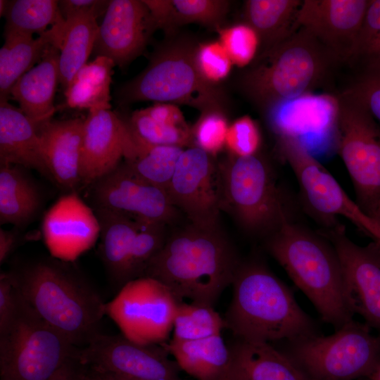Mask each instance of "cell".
Masks as SVG:
<instances>
[{
    "mask_svg": "<svg viewBox=\"0 0 380 380\" xmlns=\"http://www.w3.org/2000/svg\"><path fill=\"white\" fill-rule=\"evenodd\" d=\"M42 231L51 255L71 262L95 243L100 236V225L95 211L71 192L46 211Z\"/></svg>",
    "mask_w": 380,
    "mask_h": 380,
    "instance_id": "cell-19",
    "label": "cell"
},
{
    "mask_svg": "<svg viewBox=\"0 0 380 380\" xmlns=\"http://www.w3.org/2000/svg\"><path fill=\"white\" fill-rule=\"evenodd\" d=\"M261 145V134L255 120L243 115L229 125L225 146L232 156H248L258 153Z\"/></svg>",
    "mask_w": 380,
    "mask_h": 380,
    "instance_id": "cell-43",
    "label": "cell"
},
{
    "mask_svg": "<svg viewBox=\"0 0 380 380\" xmlns=\"http://www.w3.org/2000/svg\"><path fill=\"white\" fill-rule=\"evenodd\" d=\"M59 49L51 45L39 63L25 73L14 84L10 95L21 111L37 127L51 120L59 82Z\"/></svg>",
    "mask_w": 380,
    "mask_h": 380,
    "instance_id": "cell-25",
    "label": "cell"
},
{
    "mask_svg": "<svg viewBox=\"0 0 380 380\" xmlns=\"http://www.w3.org/2000/svg\"><path fill=\"white\" fill-rule=\"evenodd\" d=\"M19 308V294L12 273L0 277V334L14 322Z\"/></svg>",
    "mask_w": 380,
    "mask_h": 380,
    "instance_id": "cell-45",
    "label": "cell"
},
{
    "mask_svg": "<svg viewBox=\"0 0 380 380\" xmlns=\"http://www.w3.org/2000/svg\"><path fill=\"white\" fill-rule=\"evenodd\" d=\"M128 129L122 162L140 178L166 191L184 148L149 144Z\"/></svg>",
    "mask_w": 380,
    "mask_h": 380,
    "instance_id": "cell-30",
    "label": "cell"
},
{
    "mask_svg": "<svg viewBox=\"0 0 380 380\" xmlns=\"http://www.w3.org/2000/svg\"><path fill=\"white\" fill-rule=\"evenodd\" d=\"M84 120H51L37 127L51 179L70 190L82 184L80 156Z\"/></svg>",
    "mask_w": 380,
    "mask_h": 380,
    "instance_id": "cell-21",
    "label": "cell"
},
{
    "mask_svg": "<svg viewBox=\"0 0 380 380\" xmlns=\"http://www.w3.org/2000/svg\"><path fill=\"white\" fill-rule=\"evenodd\" d=\"M96 208L125 214L139 223L166 224L176 215L165 190L132 172L122 162L93 184Z\"/></svg>",
    "mask_w": 380,
    "mask_h": 380,
    "instance_id": "cell-16",
    "label": "cell"
},
{
    "mask_svg": "<svg viewBox=\"0 0 380 380\" xmlns=\"http://www.w3.org/2000/svg\"><path fill=\"white\" fill-rule=\"evenodd\" d=\"M337 62L307 30L258 54L241 80L245 94L264 113L270 108L310 94Z\"/></svg>",
    "mask_w": 380,
    "mask_h": 380,
    "instance_id": "cell-5",
    "label": "cell"
},
{
    "mask_svg": "<svg viewBox=\"0 0 380 380\" xmlns=\"http://www.w3.org/2000/svg\"><path fill=\"white\" fill-rule=\"evenodd\" d=\"M18 294L17 316L0 334V379L49 380L80 348L38 317Z\"/></svg>",
    "mask_w": 380,
    "mask_h": 380,
    "instance_id": "cell-8",
    "label": "cell"
},
{
    "mask_svg": "<svg viewBox=\"0 0 380 380\" xmlns=\"http://www.w3.org/2000/svg\"><path fill=\"white\" fill-rule=\"evenodd\" d=\"M110 1L103 0H61L58 8L64 19L80 15H91L97 18L105 14Z\"/></svg>",
    "mask_w": 380,
    "mask_h": 380,
    "instance_id": "cell-46",
    "label": "cell"
},
{
    "mask_svg": "<svg viewBox=\"0 0 380 380\" xmlns=\"http://www.w3.org/2000/svg\"><path fill=\"white\" fill-rule=\"evenodd\" d=\"M65 20L51 27L37 38L6 34L0 49V102L8 101L17 81L41 60L46 49H60Z\"/></svg>",
    "mask_w": 380,
    "mask_h": 380,
    "instance_id": "cell-26",
    "label": "cell"
},
{
    "mask_svg": "<svg viewBox=\"0 0 380 380\" xmlns=\"http://www.w3.org/2000/svg\"><path fill=\"white\" fill-rule=\"evenodd\" d=\"M362 379H359V380H362Z\"/></svg>",
    "mask_w": 380,
    "mask_h": 380,
    "instance_id": "cell-58",
    "label": "cell"
},
{
    "mask_svg": "<svg viewBox=\"0 0 380 380\" xmlns=\"http://www.w3.org/2000/svg\"><path fill=\"white\" fill-rule=\"evenodd\" d=\"M125 122L136 137L149 144L193 146L191 128L170 126L151 117L144 108L133 112Z\"/></svg>",
    "mask_w": 380,
    "mask_h": 380,
    "instance_id": "cell-37",
    "label": "cell"
},
{
    "mask_svg": "<svg viewBox=\"0 0 380 380\" xmlns=\"http://www.w3.org/2000/svg\"><path fill=\"white\" fill-rule=\"evenodd\" d=\"M337 100L338 152L352 180L357 204L371 217L380 204V127L344 91Z\"/></svg>",
    "mask_w": 380,
    "mask_h": 380,
    "instance_id": "cell-10",
    "label": "cell"
},
{
    "mask_svg": "<svg viewBox=\"0 0 380 380\" xmlns=\"http://www.w3.org/2000/svg\"><path fill=\"white\" fill-rule=\"evenodd\" d=\"M128 131L125 121L110 109L88 111L80 156L82 184H93L122 163Z\"/></svg>",
    "mask_w": 380,
    "mask_h": 380,
    "instance_id": "cell-20",
    "label": "cell"
},
{
    "mask_svg": "<svg viewBox=\"0 0 380 380\" xmlns=\"http://www.w3.org/2000/svg\"><path fill=\"white\" fill-rule=\"evenodd\" d=\"M163 343L140 344L122 334L99 333L78 351L81 362L100 374L136 380H182Z\"/></svg>",
    "mask_w": 380,
    "mask_h": 380,
    "instance_id": "cell-14",
    "label": "cell"
},
{
    "mask_svg": "<svg viewBox=\"0 0 380 380\" xmlns=\"http://www.w3.org/2000/svg\"><path fill=\"white\" fill-rule=\"evenodd\" d=\"M360 73L380 71V0H369L352 56Z\"/></svg>",
    "mask_w": 380,
    "mask_h": 380,
    "instance_id": "cell-36",
    "label": "cell"
},
{
    "mask_svg": "<svg viewBox=\"0 0 380 380\" xmlns=\"http://www.w3.org/2000/svg\"><path fill=\"white\" fill-rule=\"evenodd\" d=\"M326 237L338 255L350 311L380 333V251L376 242L360 246L346 236L341 225L330 229Z\"/></svg>",
    "mask_w": 380,
    "mask_h": 380,
    "instance_id": "cell-15",
    "label": "cell"
},
{
    "mask_svg": "<svg viewBox=\"0 0 380 380\" xmlns=\"http://www.w3.org/2000/svg\"><path fill=\"white\" fill-rule=\"evenodd\" d=\"M7 6V1L1 0L0 1V13L1 16L4 15Z\"/></svg>",
    "mask_w": 380,
    "mask_h": 380,
    "instance_id": "cell-55",
    "label": "cell"
},
{
    "mask_svg": "<svg viewBox=\"0 0 380 380\" xmlns=\"http://www.w3.org/2000/svg\"><path fill=\"white\" fill-rule=\"evenodd\" d=\"M369 380H380V362L368 378Z\"/></svg>",
    "mask_w": 380,
    "mask_h": 380,
    "instance_id": "cell-52",
    "label": "cell"
},
{
    "mask_svg": "<svg viewBox=\"0 0 380 380\" xmlns=\"http://www.w3.org/2000/svg\"><path fill=\"white\" fill-rule=\"evenodd\" d=\"M88 368V367H87ZM85 380H108L106 378L88 368Z\"/></svg>",
    "mask_w": 380,
    "mask_h": 380,
    "instance_id": "cell-51",
    "label": "cell"
},
{
    "mask_svg": "<svg viewBox=\"0 0 380 380\" xmlns=\"http://www.w3.org/2000/svg\"><path fill=\"white\" fill-rule=\"evenodd\" d=\"M177 25L197 23L217 29L229 2L224 0H172Z\"/></svg>",
    "mask_w": 380,
    "mask_h": 380,
    "instance_id": "cell-41",
    "label": "cell"
},
{
    "mask_svg": "<svg viewBox=\"0 0 380 380\" xmlns=\"http://www.w3.org/2000/svg\"><path fill=\"white\" fill-rule=\"evenodd\" d=\"M337 97L311 93L276 105L264 114L276 137L291 135L304 141L309 133L335 132Z\"/></svg>",
    "mask_w": 380,
    "mask_h": 380,
    "instance_id": "cell-23",
    "label": "cell"
},
{
    "mask_svg": "<svg viewBox=\"0 0 380 380\" xmlns=\"http://www.w3.org/2000/svg\"><path fill=\"white\" fill-rule=\"evenodd\" d=\"M224 318L213 307L179 302L173 323L174 341H192L221 334Z\"/></svg>",
    "mask_w": 380,
    "mask_h": 380,
    "instance_id": "cell-35",
    "label": "cell"
},
{
    "mask_svg": "<svg viewBox=\"0 0 380 380\" xmlns=\"http://www.w3.org/2000/svg\"><path fill=\"white\" fill-rule=\"evenodd\" d=\"M195 48L186 42L159 47L146 68L120 88V102L182 103L202 112L220 108L222 94L200 76L194 59Z\"/></svg>",
    "mask_w": 380,
    "mask_h": 380,
    "instance_id": "cell-7",
    "label": "cell"
},
{
    "mask_svg": "<svg viewBox=\"0 0 380 380\" xmlns=\"http://www.w3.org/2000/svg\"><path fill=\"white\" fill-rule=\"evenodd\" d=\"M280 153L292 169L310 212L330 229L336 217L349 220L374 240L380 227L343 189L333 175L315 158L305 144L291 135L277 137Z\"/></svg>",
    "mask_w": 380,
    "mask_h": 380,
    "instance_id": "cell-11",
    "label": "cell"
},
{
    "mask_svg": "<svg viewBox=\"0 0 380 380\" xmlns=\"http://www.w3.org/2000/svg\"><path fill=\"white\" fill-rule=\"evenodd\" d=\"M194 59L200 76L213 85L224 80L233 65L228 53L218 40L196 46Z\"/></svg>",
    "mask_w": 380,
    "mask_h": 380,
    "instance_id": "cell-42",
    "label": "cell"
},
{
    "mask_svg": "<svg viewBox=\"0 0 380 380\" xmlns=\"http://www.w3.org/2000/svg\"><path fill=\"white\" fill-rule=\"evenodd\" d=\"M222 209L253 234H271L286 216L273 172L259 153L232 156L220 165Z\"/></svg>",
    "mask_w": 380,
    "mask_h": 380,
    "instance_id": "cell-9",
    "label": "cell"
},
{
    "mask_svg": "<svg viewBox=\"0 0 380 380\" xmlns=\"http://www.w3.org/2000/svg\"><path fill=\"white\" fill-rule=\"evenodd\" d=\"M374 241L376 242L379 251H380V239H376L374 240Z\"/></svg>",
    "mask_w": 380,
    "mask_h": 380,
    "instance_id": "cell-56",
    "label": "cell"
},
{
    "mask_svg": "<svg viewBox=\"0 0 380 380\" xmlns=\"http://www.w3.org/2000/svg\"><path fill=\"white\" fill-rule=\"evenodd\" d=\"M0 222L15 226L28 223L38 212L41 198L36 185L22 167L0 166Z\"/></svg>",
    "mask_w": 380,
    "mask_h": 380,
    "instance_id": "cell-31",
    "label": "cell"
},
{
    "mask_svg": "<svg viewBox=\"0 0 380 380\" xmlns=\"http://www.w3.org/2000/svg\"><path fill=\"white\" fill-rule=\"evenodd\" d=\"M213 157L196 146L184 149L166 189L172 204L191 224L206 229H217L223 205L220 165Z\"/></svg>",
    "mask_w": 380,
    "mask_h": 380,
    "instance_id": "cell-13",
    "label": "cell"
},
{
    "mask_svg": "<svg viewBox=\"0 0 380 380\" xmlns=\"http://www.w3.org/2000/svg\"><path fill=\"white\" fill-rule=\"evenodd\" d=\"M100 225V253L113 279L120 288L130 281L129 262L139 223L113 210L96 208Z\"/></svg>",
    "mask_w": 380,
    "mask_h": 380,
    "instance_id": "cell-28",
    "label": "cell"
},
{
    "mask_svg": "<svg viewBox=\"0 0 380 380\" xmlns=\"http://www.w3.org/2000/svg\"><path fill=\"white\" fill-rule=\"evenodd\" d=\"M241 260L217 229L191 224L166 239L143 277L157 279L179 302L213 307L232 285Z\"/></svg>",
    "mask_w": 380,
    "mask_h": 380,
    "instance_id": "cell-1",
    "label": "cell"
},
{
    "mask_svg": "<svg viewBox=\"0 0 380 380\" xmlns=\"http://www.w3.org/2000/svg\"><path fill=\"white\" fill-rule=\"evenodd\" d=\"M371 217L375 221V222L380 227V204L376 208V209L374 210V212L372 215Z\"/></svg>",
    "mask_w": 380,
    "mask_h": 380,
    "instance_id": "cell-54",
    "label": "cell"
},
{
    "mask_svg": "<svg viewBox=\"0 0 380 380\" xmlns=\"http://www.w3.org/2000/svg\"><path fill=\"white\" fill-rule=\"evenodd\" d=\"M0 164L33 169L51 179L37 127L8 101L0 102Z\"/></svg>",
    "mask_w": 380,
    "mask_h": 380,
    "instance_id": "cell-24",
    "label": "cell"
},
{
    "mask_svg": "<svg viewBox=\"0 0 380 380\" xmlns=\"http://www.w3.org/2000/svg\"><path fill=\"white\" fill-rule=\"evenodd\" d=\"M12 274L18 291L32 310L72 345L82 348L100 333L106 303L66 267L42 261Z\"/></svg>",
    "mask_w": 380,
    "mask_h": 380,
    "instance_id": "cell-4",
    "label": "cell"
},
{
    "mask_svg": "<svg viewBox=\"0 0 380 380\" xmlns=\"http://www.w3.org/2000/svg\"><path fill=\"white\" fill-rule=\"evenodd\" d=\"M152 16L156 28L171 32L177 26L172 0H143Z\"/></svg>",
    "mask_w": 380,
    "mask_h": 380,
    "instance_id": "cell-47",
    "label": "cell"
},
{
    "mask_svg": "<svg viewBox=\"0 0 380 380\" xmlns=\"http://www.w3.org/2000/svg\"><path fill=\"white\" fill-rule=\"evenodd\" d=\"M65 20L58 58L59 82L64 89L87 63L99 26L97 18L91 15H75Z\"/></svg>",
    "mask_w": 380,
    "mask_h": 380,
    "instance_id": "cell-33",
    "label": "cell"
},
{
    "mask_svg": "<svg viewBox=\"0 0 380 380\" xmlns=\"http://www.w3.org/2000/svg\"><path fill=\"white\" fill-rule=\"evenodd\" d=\"M301 3L300 0L245 1V23L260 37V53L284 41L298 30L296 18Z\"/></svg>",
    "mask_w": 380,
    "mask_h": 380,
    "instance_id": "cell-29",
    "label": "cell"
},
{
    "mask_svg": "<svg viewBox=\"0 0 380 380\" xmlns=\"http://www.w3.org/2000/svg\"><path fill=\"white\" fill-rule=\"evenodd\" d=\"M179 301L163 283L149 277L132 279L105 304L121 334L140 344L166 343Z\"/></svg>",
    "mask_w": 380,
    "mask_h": 380,
    "instance_id": "cell-12",
    "label": "cell"
},
{
    "mask_svg": "<svg viewBox=\"0 0 380 380\" xmlns=\"http://www.w3.org/2000/svg\"><path fill=\"white\" fill-rule=\"evenodd\" d=\"M181 370L196 380H224L230 352L221 334L192 341L164 343Z\"/></svg>",
    "mask_w": 380,
    "mask_h": 380,
    "instance_id": "cell-27",
    "label": "cell"
},
{
    "mask_svg": "<svg viewBox=\"0 0 380 380\" xmlns=\"http://www.w3.org/2000/svg\"><path fill=\"white\" fill-rule=\"evenodd\" d=\"M164 226L161 223H139L129 257L130 281L143 277L147 264L164 245L167 239Z\"/></svg>",
    "mask_w": 380,
    "mask_h": 380,
    "instance_id": "cell-39",
    "label": "cell"
},
{
    "mask_svg": "<svg viewBox=\"0 0 380 380\" xmlns=\"http://www.w3.org/2000/svg\"><path fill=\"white\" fill-rule=\"evenodd\" d=\"M144 109L151 117L170 126L184 129L190 128L187 125L182 111L175 104L156 103Z\"/></svg>",
    "mask_w": 380,
    "mask_h": 380,
    "instance_id": "cell-48",
    "label": "cell"
},
{
    "mask_svg": "<svg viewBox=\"0 0 380 380\" xmlns=\"http://www.w3.org/2000/svg\"><path fill=\"white\" fill-rule=\"evenodd\" d=\"M156 29L143 0H111L99 26L93 51L123 67L144 51Z\"/></svg>",
    "mask_w": 380,
    "mask_h": 380,
    "instance_id": "cell-18",
    "label": "cell"
},
{
    "mask_svg": "<svg viewBox=\"0 0 380 380\" xmlns=\"http://www.w3.org/2000/svg\"><path fill=\"white\" fill-rule=\"evenodd\" d=\"M265 248L310 300L323 322L336 331L353 319L345 296L341 262L326 236L285 216L267 236Z\"/></svg>",
    "mask_w": 380,
    "mask_h": 380,
    "instance_id": "cell-3",
    "label": "cell"
},
{
    "mask_svg": "<svg viewBox=\"0 0 380 380\" xmlns=\"http://www.w3.org/2000/svg\"><path fill=\"white\" fill-rule=\"evenodd\" d=\"M218 41L228 53L233 65L243 68L258 56L261 42L257 32L248 23L219 27Z\"/></svg>",
    "mask_w": 380,
    "mask_h": 380,
    "instance_id": "cell-38",
    "label": "cell"
},
{
    "mask_svg": "<svg viewBox=\"0 0 380 380\" xmlns=\"http://www.w3.org/2000/svg\"><path fill=\"white\" fill-rule=\"evenodd\" d=\"M369 0H303L296 25L310 33L338 62L350 61Z\"/></svg>",
    "mask_w": 380,
    "mask_h": 380,
    "instance_id": "cell-17",
    "label": "cell"
},
{
    "mask_svg": "<svg viewBox=\"0 0 380 380\" xmlns=\"http://www.w3.org/2000/svg\"><path fill=\"white\" fill-rule=\"evenodd\" d=\"M182 380H186V379H182Z\"/></svg>",
    "mask_w": 380,
    "mask_h": 380,
    "instance_id": "cell-57",
    "label": "cell"
},
{
    "mask_svg": "<svg viewBox=\"0 0 380 380\" xmlns=\"http://www.w3.org/2000/svg\"><path fill=\"white\" fill-rule=\"evenodd\" d=\"M229 127L227 119L220 108L202 112L191 128L193 146L215 156L225 146Z\"/></svg>",
    "mask_w": 380,
    "mask_h": 380,
    "instance_id": "cell-40",
    "label": "cell"
},
{
    "mask_svg": "<svg viewBox=\"0 0 380 380\" xmlns=\"http://www.w3.org/2000/svg\"><path fill=\"white\" fill-rule=\"evenodd\" d=\"M343 91L380 122V71L359 74L355 82Z\"/></svg>",
    "mask_w": 380,
    "mask_h": 380,
    "instance_id": "cell-44",
    "label": "cell"
},
{
    "mask_svg": "<svg viewBox=\"0 0 380 380\" xmlns=\"http://www.w3.org/2000/svg\"><path fill=\"white\" fill-rule=\"evenodd\" d=\"M232 286L224 320L234 336L273 344L321 334L291 289L260 260L241 261Z\"/></svg>",
    "mask_w": 380,
    "mask_h": 380,
    "instance_id": "cell-2",
    "label": "cell"
},
{
    "mask_svg": "<svg viewBox=\"0 0 380 380\" xmlns=\"http://www.w3.org/2000/svg\"><path fill=\"white\" fill-rule=\"evenodd\" d=\"M98 374H100V373H98ZM100 374L104 376L105 378H106L108 380H136V379H128V378L122 377V376H119L116 375L106 374Z\"/></svg>",
    "mask_w": 380,
    "mask_h": 380,
    "instance_id": "cell-53",
    "label": "cell"
},
{
    "mask_svg": "<svg viewBox=\"0 0 380 380\" xmlns=\"http://www.w3.org/2000/svg\"><path fill=\"white\" fill-rule=\"evenodd\" d=\"M115 63L105 56H96L86 63L65 89L67 105L72 108L110 109V83Z\"/></svg>",
    "mask_w": 380,
    "mask_h": 380,
    "instance_id": "cell-32",
    "label": "cell"
},
{
    "mask_svg": "<svg viewBox=\"0 0 380 380\" xmlns=\"http://www.w3.org/2000/svg\"><path fill=\"white\" fill-rule=\"evenodd\" d=\"M273 345L312 380L368 379L380 362V333L374 334L367 324L354 319L329 336Z\"/></svg>",
    "mask_w": 380,
    "mask_h": 380,
    "instance_id": "cell-6",
    "label": "cell"
},
{
    "mask_svg": "<svg viewBox=\"0 0 380 380\" xmlns=\"http://www.w3.org/2000/svg\"><path fill=\"white\" fill-rule=\"evenodd\" d=\"M87 371V367L81 362L77 353L69 358L49 380H85Z\"/></svg>",
    "mask_w": 380,
    "mask_h": 380,
    "instance_id": "cell-49",
    "label": "cell"
},
{
    "mask_svg": "<svg viewBox=\"0 0 380 380\" xmlns=\"http://www.w3.org/2000/svg\"><path fill=\"white\" fill-rule=\"evenodd\" d=\"M4 33L33 36L63 21L56 0L7 1Z\"/></svg>",
    "mask_w": 380,
    "mask_h": 380,
    "instance_id": "cell-34",
    "label": "cell"
},
{
    "mask_svg": "<svg viewBox=\"0 0 380 380\" xmlns=\"http://www.w3.org/2000/svg\"><path fill=\"white\" fill-rule=\"evenodd\" d=\"M224 380H312L273 344L233 336Z\"/></svg>",
    "mask_w": 380,
    "mask_h": 380,
    "instance_id": "cell-22",
    "label": "cell"
},
{
    "mask_svg": "<svg viewBox=\"0 0 380 380\" xmlns=\"http://www.w3.org/2000/svg\"><path fill=\"white\" fill-rule=\"evenodd\" d=\"M17 241L16 235L12 231L0 229V263L8 258L14 249Z\"/></svg>",
    "mask_w": 380,
    "mask_h": 380,
    "instance_id": "cell-50",
    "label": "cell"
}]
</instances>
